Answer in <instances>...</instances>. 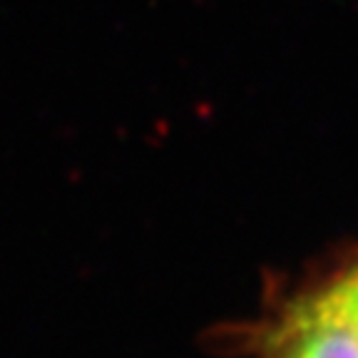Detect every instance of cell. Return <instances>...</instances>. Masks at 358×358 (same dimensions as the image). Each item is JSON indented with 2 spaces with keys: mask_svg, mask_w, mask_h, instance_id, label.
Here are the masks:
<instances>
[{
  "mask_svg": "<svg viewBox=\"0 0 358 358\" xmlns=\"http://www.w3.org/2000/svg\"><path fill=\"white\" fill-rule=\"evenodd\" d=\"M259 358H358V254L281 303Z\"/></svg>",
  "mask_w": 358,
  "mask_h": 358,
  "instance_id": "cell-1",
  "label": "cell"
}]
</instances>
